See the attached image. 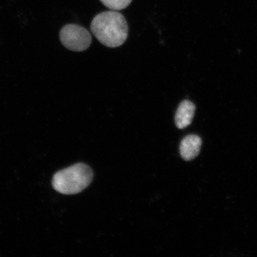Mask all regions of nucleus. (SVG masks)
I'll return each mask as SVG.
<instances>
[{"label": "nucleus", "mask_w": 257, "mask_h": 257, "mask_svg": "<svg viewBox=\"0 0 257 257\" xmlns=\"http://www.w3.org/2000/svg\"><path fill=\"white\" fill-rule=\"evenodd\" d=\"M100 2L112 11H121L128 7L132 0H100Z\"/></svg>", "instance_id": "423d86ee"}, {"label": "nucleus", "mask_w": 257, "mask_h": 257, "mask_svg": "<svg viewBox=\"0 0 257 257\" xmlns=\"http://www.w3.org/2000/svg\"><path fill=\"white\" fill-rule=\"evenodd\" d=\"M91 30L100 43L110 48L121 46L128 36L126 19L120 13L114 11L96 15L91 22Z\"/></svg>", "instance_id": "f257e3e1"}, {"label": "nucleus", "mask_w": 257, "mask_h": 257, "mask_svg": "<svg viewBox=\"0 0 257 257\" xmlns=\"http://www.w3.org/2000/svg\"><path fill=\"white\" fill-rule=\"evenodd\" d=\"M60 40L67 49L76 52L87 50L92 43L89 32L81 26L74 24L62 28L60 32Z\"/></svg>", "instance_id": "7ed1b4c3"}, {"label": "nucleus", "mask_w": 257, "mask_h": 257, "mask_svg": "<svg viewBox=\"0 0 257 257\" xmlns=\"http://www.w3.org/2000/svg\"><path fill=\"white\" fill-rule=\"evenodd\" d=\"M195 111V106L188 100L183 101L179 104L175 115V123L177 127L184 128L191 123Z\"/></svg>", "instance_id": "39448f33"}, {"label": "nucleus", "mask_w": 257, "mask_h": 257, "mask_svg": "<svg viewBox=\"0 0 257 257\" xmlns=\"http://www.w3.org/2000/svg\"><path fill=\"white\" fill-rule=\"evenodd\" d=\"M202 140L195 135H189L183 139L180 145V153L183 159L190 161L194 159L200 153Z\"/></svg>", "instance_id": "20e7f679"}, {"label": "nucleus", "mask_w": 257, "mask_h": 257, "mask_svg": "<svg viewBox=\"0 0 257 257\" xmlns=\"http://www.w3.org/2000/svg\"><path fill=\"white\" fill-rule=\"evenodd\" d=\"M93 179L92 170L83 163H78L60 170L53 176L54 189L61 194L73 195L84 190Z\"/></svg>", "instance_id": "f03ea898"}]
</instances>
